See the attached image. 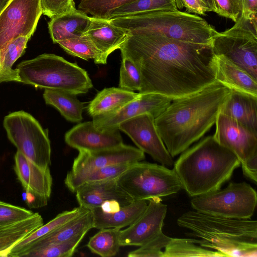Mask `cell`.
Masks as SVG:
<instances>
[{
  "instance_id": "cell-1",
  "label": "cell",
  "mask_w": 257,
  "mask_h": 257,
  "mask_svg": "<svg viewBox=\"0 0 257 257\" xmlns=\"http://www.w3.org/2000/svg\"><path fill=\"white\" fill-rule=\"evenodd\" d=\"M141 77L140 93L172 100L195 93L216 81L211 46L144 34L129 35L120 48Z\"/></svg>"
},
{
  "instance_id": "cell-2",
  "label": "cell",
  "mask_w": 257,
  "mask_h": 257,
  "mask_svg": "<svg viewBox=\"0 0 257 257\" xmlns=\"http://www.w3.org/2000/svg\"><path fill=\"white\" fill-rule=\"evenodd\" d=\"M230 91L216 81L195 93L172 100L155 118L157 131L173 158L186 151L215 124Z\"/></svg>"
},
{
  "instance_id": "cell-3",
  "label": "cell",
  "mask_w": 257,
  "mask_h": 257,
  "mask_svg": "<svg viewBox=\"0 0 257 257\" xmlns=\"http://www.w3.org/2000/svg\"><path fill=\"white\" fill-rule=\"evenodd\" d=\"M183 152L173 169L182 188L193 197L219 189L240 165L237 157L213 136Z\"/></svg>"
},
{
  "instance_id": "cell-4",
  "label": "cell",
  "mask_w": 257,
  "mask_h": 257,
  "mask_svg": "<svg viewBox=\"0 0 257 257\" xmlns=\"http://www.w3.org/2000/svg\"><path fill=\"white\" fill-rule=\"evenodd\" d=\"M190 230L188 235L199 238L198 244L226 256H256L257 221L226 218L190 210L177 220Z\"/></svg>"
},
{
  "instance_id": "cell-5",
  "label": "cell",
  "mask_w": 257,
  "mask_h": 257,
  "mask_svg": "<svg viewBox=\"0 0 257 257\" xmlns=\"http://www.w3.org/2000/svg\"><path fill=\"white\" fill-rule=\"evenodd\" d=\"M129 35L153 34L211 46L216 31L203 18L176 10H165L110 19Z\"/></svg>"
},
{
  "instance_id": "cell-6",
  "label": "cell",
  "mask_w": 257,
  "mask_h": 257,
  "mask_svg": "<svg viewBox=\"0 0 257 257\" xmlns=\"http://www.w3.org/2000/svg\"><path fill=\"white\" fill-rule=\"evenodd\" d=\"M16 69L21 82L36 87L77 95L86 93L93 87L86 70L54 54L44 53L23 61Z\"/></svg>"
},
{
  "instance_id": "cell-7",
  "label": "cell",
  "mask_w": 257,
  "mask_h": 257,
  "mask_svg": "<svg viewBox=\"0 0 257 257\" xmlns=\"http://www.w3.org/2000/svg\"><path fill=\"white\" fill-rule=\"evenodd\" d=\"M116 181L134 200L166 197L182 188L173 169L141 161L131 164Z\"/></svg>"
},
{
  "instance_id": "cell-8",
  "label": "cell",
  "mask_w": 257,
  "mask_h": 257,
  "mask_svg": "<svg viewBox=\"0 0 257 257\" xmlns=\"http://www.w3.org/2000/svg\"><path fill=\"white\" fill-rule=\"evenodd\" d=\"M3 124L9 140L18 151L39 167L49 168L51 148L48 130L23 110L6 115Z\"/></svg>"
},
{
  "instance_id": "cell-9",
  "label": "cell",
  "mask_w": 257,
  "mask_h": 257,
  "mask_svg": "<svg viewBox=\"0 0 257 257\" xmlns=\"http://www.w3.org/2000/svg\"><path fill=\"white\" fill-rule=\"evenodd\" d=\"M192 207L196 211L230 218L249 219L257 203L255 190L245 182H230L224 189L193 197Z\"/></svg>"
},
{
  "instance_id": "cell-10",
  "label": "cell",
  "mask_w": 257,
  "mask_h": 257,
  "mask_svg": "<svg viewBox=\"0 0 257 257\" xmlns=\"http://www.w3.org/2000/svg\"><path fill=\"white\" fill-rule=\"evenodd\" d=\"M256 27L239 18L234 25L216 31L211 42L213 54L222 55L257 80Z\"/></svg>"
},
{
  "instance_id": "cell-11",
  "label": "cell",
  "mask_w": 257,
  "mask_h": 257,
  "mask_svg": "<svg viewBox=\"0 0 257 257\" xmlns=\"http://www.w3.org/2000/svg\"><path fill=\"white\" fill-rule=\"evenodd\" d=\"M42 14L40 0H9L0 13V50L19 37H31Z\"/></svg>"
},
{
  "instance_id": "cell-12",
  "label": "cell",
  "mask_w": 257,
  "mask_h": 257,
  "mask_svg": "<svg viewBox=\"0 0 257 257\" xmlns=\"http://www.w3.org/2000/svg\"><path fill=\"white\" fill-rule=\"evenodd\" d=\"M118 128L126 134L138 148L161 165L171 168L174 162L167 150L155 124L154 117L145 113L128 119Z\"/></svg>"
},
{
  "instance_id": "cell-13",
  "label": "cell",
  "mask_w": 257,
  "mask_h": 257,
  "mask_svg": "<svg viewBox=\"0 0 257 257\" xmlns=\"http://www.w3.org/2000/svg\"><path fill=\"white\" fill-rule=\"evenodd\" d=\"M172 101L158 93H140L138 97L114 111L92 117V122L100 131L118 129L121 122L145 113L151 114L155 118L165 110Z\"/></svg>"
},
{
  "instance_id": "cell-14",
  "label": "cell",
  "mask_w": 257,
  "mask_h": 257,
  "mask_svg": "<svg viewBox=\"0 0 257 257\" xmlns=\"http://www.w3.org/2000/svg\"><path fill=\"white\" fill-rule=\"evenodd\" d=\"M14 159V170L26 191L28 205L34 208L46 205L52 186L49 168L39 167L18 151Z\"/></svg>"
},
{
  "instance_id": "cell-15",
  "label": "cell",
  "mask_w": 257,
  "mask_h": 257,
  "mask_svg": "<svg viewBox=\"0 0 257 257\" xmlns=\"http://www.w3.org/2000/svg\"><path fill=\"white\" fill-rule=\"evenodd\" d=\"M214 139L232 152L240 164L257 155V134L219 112L215 121Z\"/></svg>"
},
{
  "instance_id": "cell-16",
  "label": "cell",
  "mask_w": 257,
  "mask_h": 257,
  "mask_svg": "<svg viewBox=\"0 0 257 257\" xmlns=\"http://www.w3.org/2000/svg\"><path fill=\"white\" fill-rule=\"evenodd\" d=\"M167 211V205L161 198L149 199V204L140 217L126 229L120 230L121 246H141L162 231Z\"/></svg>"
},
{
  "instance_id": "cell-17",
  "label": "cell",
  "mask_w": 257,
  "mask_h": 257,
  "mask_svg": "<svg viewBox=\"0 0 257 257\" xmlns=\"http://www.w3.org/2000/svg\"><path fill=\"white\" fill-rule=\"evenodd\" d=\"M145 153L139 148L122 144L97 151H80L74 159L71 171H86L122 164H131L143 160Z\"/></svg>"
},
{
  "instance_id": "cell-18",
  "label": "cell",
  "mask_w": 257,
  "mask_h": 257,
  "mask_svg": "<svg viewBox=\"0 0 257 257\" xmlns=\"http://www.w3.org/2000/svg\"><path fill=\"white\" fill-rule=\"evenodd\" d=\"M65 141L80 151L93 152L115 147L123 143L119 129L100 131L92 121L79 123L67 132Z\"/></svg>"
},
{
  "instance_id": "cell-19",
  "label": "cell",
  "mask_w": 257,
  "mask_h": 257,
  "mask_svg": "<svg viewBox=\"0 0 257 257\" xmlns=\"http://www.w3.org/2000/svg\"><path fill=\"white\" fill-rule=\"evenodd\" d=\"M75 193L79 206L88 210L101 207L108 201H115L123 206L134 201L120 188L116 179L85 184L78 188Z\"/></svg>"
},
{
  "instance_id": "cell-20",
  "label": "cell",
  "mask_w": 257,
  "mask_h": 257,
  "mask_svg": "<svg viewBox=\"0 0 257 257\" xmlns=\"http://www.w3.org/2000/svg\"><path fill=\"white\" fill-rule=\"evenodd\" d=\"M213 68L217 82L230 90L257 96V80L222 55L214 54Z\"/></svg>"
},
{
  "instance_id": "cell-21",
  "label": "cell",
  "mask_w": 257,
  "mask_h": 257,
  "mask_svg": "<svg viewBox=\"0 0 257 257\" xmlns=\"http://www.w3.org/2000/svg\"><path fill=\"white\" fill-rule=\"evenodd\" d=\"M85 33L107 59L112 52L120 49L129 35L127 31L114 25L110 19L93 17Z\"/></svg>"
},
{
  "instance_id": "cell-22",
  "label": "cell",
  "mask_w": 257,
  "mask_h": 257,
  "mask_svg": "<svg viewBox=\"0 0 257 257\" xmlns=\"http://www.w3.org/2000/svg\"><path fill=\"white\" fill-rule=\"evenodd\" d=\"M220 112L257 134V96L231 90Z\"/></svg>"
},
{
  "instance_id": "cell-23",
  "label": "cell",
  "mask_w": 257,
  "mask_h": 257,
  "mask_svg": "<svg viewBox=\"0 0 257 257\" xmlns=\"http://www.w3.org/2000/svg\"><path fill=\"white\" fill-rule=\"evenodd\" d=\"M91 17L76 9L51 19L48 29L54 43L80 37L87 30Z\"/></svg>"
},
{
  "instance_id": "cell-24",
  "label": "cell",
  "mask_w": 257,
  "mask_h": 257,
  "mask_svg": "<svg viewBox=\"0 0 257 257\" xmlns=\"http://www.w3.org/2000/svg\"><path fill=\"white\" fill-rule=\"evenodd\" d=\"M148 204L146 200H134L131 204L121 206L114 211H103L100 207L91 210L93 228L97 229L128 226L143 214Z\"/></svg>"
},
{
  "instance_id": "cell-25",
  "label": "cell",
  "mask_w": 257,
  "mask_h": 257,
  "mask_svg": "<svg viewBox=\"0 0 257 257\" xmlns=\"http://www.w3.org/2000/svg\"><path fill=\"white\" fill-rule=\"evenodd\" d=\"M43 224L38 213L19 221L0 224V257H8L17 243Z\"/></svg>"
},
{
  "instance_id": "cell-26",
  "label": "cell",
  "mask_w": 257,
  "mask_h": 257,
  "mask_svg": "<svg viewBox=\"0 0 257 257\" xmlns=\"http://www.w3.org/2000/svg\"><path fill=\"white\" fill-rule=\"evenodd\" d=\"M88 211L87 209L79 206L71 210L59 213L47 223L42 225L17 243L12 248L8 257H22L37 241Z\"/></svg>"
},
{
  "instance_id": "cell-27",
  "label": "cell",
  "mask_w": 257,
  "mask_h": 257,
  "mask_svg": "<svg viewBox=\"0 0 257 257\" xmlns=\"http://www.w3.org/2000/svg\"><path fill=\"white\" fill-rule=\"evenodd\" d=\"M140 94L119 87L105 88L98 92L89 102L87 112L93 117L114 111L135 99Z\"/></svg>"
},
{
  "instance_id": "cell-28",
  "label": "cell",
  "mask_w": 257,
  "mask_h": 257,
  "mask_svg": "<svg viewBox=\"0 0 257 257\" xmlns=\"http://www.w3.org/2000/svg\"><path fill=\"white\" fill-rule=\"evenodd\" d=\"M93 228V214L91 210L71 219L51 233L34 243L28 252L40 247L66 241L78 234L88 232Z\"/></svg>"
},
{
  "instance_id": "cell-29",
  "label": "cell",
  "mask_w": 257,
  "mask_h": 257,
  "mask_svg": "<svg viewBox=\"0 0 257 257\" xmlns=\"http://www.w3.org/2000/svg\"><path fill=\"white\" fill-rule=\"evenodd\" d=\"M131 164L114 165L77 172L71 170L67 173L64 183L69 190L75 192L78 188L85 184L116 179Z\"/></svg>"
},
{
  "instance_id": "cell-30",
  "label": "cell",
  "mask_w": 257,
  "mask_h": 257,
  "mask_svg": "<svg viewBox=\"0 0 257 257\" xmlns=\"http://www.w3.org/2000/svg\"><path fill=\"white\" fill-rule=\"evenodd\" d=\"M76 95L64 91L48 88L45 89L43 93L47 104L55 107L67 120L79 122L83 118L84 106Z\"/></svg>"
},
{
  "instance_id": "cell-31",
  "label": "cell",
  "mask_w": 257,
  "mask_h": 257,
  "mask_svg": "<svg viewBox=\"0 0 257 257\" xmlns=\"http://www.w3.org/2000/svg\"><path fill=\"white\" fill-rule=\"evenodd\" d=\"M57 44L72 56L85 60L93 59L97 64L107 63V59L85 33L77 38L58 41Z\"/></svg>"
},
{
  "instance_id": "cell-32",
  "label": "cell",
  "mask_w": 257,
  "mask_h": 257,
  "mask_svg": "<svg viewBox=\"0 0 257 257\" xmlns=\"http://www.w3.org/2000/svg\"><path fill=\"white\" fill-rule=\"evenodd\" d=\"M198 239L194 238H171L165 248L164 257L171 256H226L218 251L203 247L198 244Z\"/></svg>"
},
{
  "instance_id": "cell-33",
  "label": "cell",
  "mask_w": 257,
  "mask_h": 257,
  "mask_svg": "<svg viewBox=\"0 0 257 257\" xmlns=\"http://www.w3.org/2000/svg\"><path fill=\"white\" fill-rule=\"evenodd\" d=\"M118 228H102L90 238L87 247L93 253L102 257L115 255L120 246Z\"/></svg>"
},
{
  "instance_id": "cell-34",
  "label": "cell",
  "mask_w": 257,
  "mask_h": 257,
  "mask_svg": "<svg viewBox=\"0 0 257 257\" xmlns=\"http://www.w3.org/2000/svg\"><path fill=\"white\" fill-rule=\"evenodd\" d=\"M176 0H136L114 10L109 19L156 11L178 9Z\"/></svg>"
},
{
  "instance_id": "cell-35",
  "label": "cell",
  "mask_w": 257,
  "mask_h": 257,
  "mask_svg": "<svg viewBox=\"0 0 257 257\" xmlns=\"http://www.w3.org/2000/svg\"><path fill=\"white\" fill-rule=\"evenodd\" d=\"M31 37L20 36L9 42L1 50L3 71L9 82H21L17 69H13L14 63L24 53Z\"/></svg>"
},
{
  "instance_id": "cell-36",
  "label": "cell",
  "mask_w": 257,
  "mask_h": 257,
  "mask_svg": "<svg viewBox=\"0 0 257 257\" xmlns=\"http://www.w3.org/2000/svg\"><path fill=\"white\" fill-rule=\"evenodd\" d=\"M87 232H82L66 241L51 244L25 253L23 257H69Z\"/></svg>"
},
{
  "instance_id": "cell-37",
  "label": "cell",
  "mask_w": 257,
  "mask_h": 257,
  "mask_svg": "<svg viewBox=\"0 0 257 257\" xmlns=\"http://www.w3.org/2000/svg\"><path fill=\"white\" fill-rule=\"evenodd\" d=\"M136 0H81L78 10L93 18L109 20L115 9Z\"/></svg>"
},
{
  "instance_id": "cell-38",
  "label": "cell",
  "mask_w": 257,
  "mask_h": 257,
  "mask_svg": "<svg viewBox=\"0 0 257 257\" xmlns=\"http://www.w3.org/2000/svg\"><path fill=\"white\" fill-rule=\"evenodd\" d=\"M141 86V77L138 68L131 59L122 57L120 68L119 87L134 91H139Z\"/></svg>"
},
{
  "instance_id": "cell-39",
  "label": "cell",
  "mask_w": 257,
  "mask_h": 257,
  "mask_svg": "<svg viewBox=\"0 0 257 257\" xmlns=\"http://www.w3.org/2000/svg\"><path fill=\"white\" fill-rule=\"evenodd\" d=\"M171 237L161 231L153 239L136 250L129 252V257H164L161 250L167 245Z\"/></svg>"
},
{
  "instance_id": "cell-40",
  "label": "cell",
  "mask_w": 257,
  "mask_h": 257,
  "mask_svg": "<svg viewBox=\"0 0 257 257\" xmlns=\"http://www.w3.org/2000/svg\"><path fill=\"white\" fill-rule=\"evenodd\" d=\"M213 10L218 15L230 19L235 23L241 15V0H211Z\"/></svg>"
},
{
  "instance_id": "cell-41",
  "label": "cell",
  "mask_w": 257,
  "mask_h": 257,
  "mask_svg": "<svg viewBox=\"0 0 257 257\" xmlns=\"http://www.w3.org/2000/svg\"><path fill=\"white\" fill-rule=\"evenodd\" d=\"M32 211L0 201V224L25 219L34 214Z\"/></svg>"
},
{
  "instance_id": "cell-42",
  "label": "cell",
  "mask_w": 257,
  "mask_h": 257,
  "mask_svg": "<svg viewBox=\"0 0 257 257\" xmlns=\"http://www.w3.org/2000/svg\"><path fill=\"white\" fill-rule=\"evenodd\" d=\"M42 14L50 19L75 9L74 0H40Z\"/></svg>"
},
{
  "instance_id": "cell-43",
  "label": "cell",
  "mask_w": 257,
  "mask_h": 257,
  "mask_svg": "<svg viewBox=\"0 0 257 257\" xmlns=\"http://www.w3.org/2000/svg\"><path fill=\"white\" fill-rule=\"evenodd\" d=\"M242 11L240 18L256 27L257 0H241Z\"/></svg>"
},
{
  "instance_id": "cell-44",
  "label": "cell",
  "mask_w": 257,
  "mask_h": 257,
  "mask_svg": "<svg viewBox=\"0 0 257 257\" xmlns=\"http://www.w3.org/2000/svg\"><path fill=\"white\" fill-rule=\"evenodd\" d=\"M243 175L254 183L257 182V155H254L245 163L241 164Z\"/></svg>"
},
{
  "instance_id": "cell-45",
  "label": "cell",
  "mask_w": 257,
  "mask_h": 257,
  "mask_svg": "<svg viewBox=\"0 0 257 257\" xmlns=\"http://www.w3.org/2000/svg\"><path fill=\"white\" fill-rule=\"evenodd\" d=\"M182 5L186 9L187 13L203 15L209 12L208 7L202 0H181Z\"/></svg>"
},
{
  "instance_id": "cell-46",
  "label": "cell",
  "mask_w": 257,
  "mask_h": 257,
  "mask_svg": "<svg viewBox=\"0 0 257 257\" xmlns=\"http://www.w3.org/2000/svg\"><path fill=\"white\" fill-rule=\"evenodd\" d=\"M3 82H9V81L3 69L2 64L1 52L0 50V83Z\"/></svg>"
},
{
  "instance_id": "cell-47",
  "label": "cell",
  "mask_w": 257,
  "mask_h": 257,
  "mask_svg": "<svg viewBox=\"0 0 257 257\" xmlns=\"http://www.w3.org/2000/svg\"><path fill=\"white\" fill-rule=\"evenodd\" d=\"M202 1L205 4L206 6L208 7L209 12H213V8L211 0H202Z\"/></svg>"
},
{
  "instance_id": "cell-48",
  "label": "cell",
  "mask_w": 257,
  "mask_h": 257,
  "mask_svg": "<svg viewBox=\"0 0 257 257\" xmlns=\"http://www.w3.org/2000/svg\"><path fill=\"white\" fill-rule=\"evenodd\" d=\"M9 0H0V13L3 10Z\"/></svg>"
}]
</instances>
